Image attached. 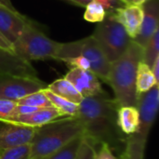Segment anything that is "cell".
I'll list each match as a JSON object with an SVG mask.
<instances>
[{"label": "cell", "instance_id": "obj_28", "mask_svg": "<svg viewBox=\"0 0 159 159\" xmlns=\"http://www.w3.org/2000/svg\"><path fill=\"white\" fill-rule=\"evenodd\" d=\"M95 1L100 3L105 8V10H108V11H111L116 7H121L118 0H95Z\"/></svg>", "mask_w": 159, "mask_h": 159}, {"label": "cell", "instance_id": "obj_2", "mask_svg": "<svg viewBox=\"0 0 159 159\" xmlns=\"http://www.w3.org/2000/svg\"><path fill=\"white\" fill-rule=\"evenodd\" d=\"M143 48L131 40L126 51L111 62L108 82L115 93L118 106H137L136 75L140 61H143Z\"/></svg>", "mask_w": 159, "mask_h": 159}, {"label": "cell", "instance_id": "obj_23", "mask_svg": "<svg viewBox=\"0 0 159 159\" xmlns=\"http://www.w3.org/2000/svg\"><path fill=\"white\" fill-rule=\"evenodd\" d=\"M30 144H25L0 153V159H29Z\"/></svg>", "mask_w": 159, "mask_h": 159}, {"label": "cell", "instance_id": "obj_13", "mask_svg": "<svg viewBox=\"0 0 159 159\" xmlns=\"http://www.w3.org/2000/svg\"><path fill=\"white\" fill-rule=\"evenodd\" d=\"M143 18L138 35L133 39L143 48L158 29L159 0H148L143 6Z\"/></svg>", "mask_w": 159, "mask_h": 159}, {"label": "cell", "instance_id": "obj_15", "mask_svg": "<svg viewBox=\"0 0 159 159\" xmlns=\"http://www.w3.org/2000/svg\"><path fill=\"white\" fill-rule=\"evenodd\" d=\"M140 122L137 106H120L117 110V125L124 135L133 134Z\"/></svg>", "mask_w": 159, "mask_h": 159}, {"label": "cell", "instance_id": "obj_17", "mask_svg": "<svg viewBox=\"0 0 159 159\" xmlns=\"http://www.w3.org/2000/svg\"><path fill=\"white\" fill-rule=\"evenodd\" d=\"M156 85H159V83L156 80L151 68L143 61H140L137 69V75H136L137 94L140 95L142 93H144L150 90Z\"/></svg>", "mask_w": 159, "mask_h": 159}, {"label": "cell", "instance_id": "obj_25", "mask_svg": "<svg viewBox=\"0 0 159 159\" xmlns=\"http://www.w3.org/2000/svg\"><path fill=\"white\" fill-rule=\"evenodd\" d=\"M61 61L65 62L70 68H80L84 70H89V62L84 56H76L63 59Z\"/></svg>", "mask_w": 159, "mask_h": 159}, {"label": "cell", "instance_id": "obj_7", "mask_svg": "<svg viewBox=\"0 0 159 159\" xmlns=\"http://www.w3.org/2000/svg\"><path fill=\"white\" fill-rule=\"evenodd\" d=\"M38 77L0 74V99L17 102L24 96L47 88Z\"/></svg>", "mask_w": 159, "mask_h": 159}, {"label": "cell", "instance_id": "obj_8", "mask_svg": "<svg viewBox=\"0 0 159 159\" xmlns=\"http://www.w3.org/2000/svg\"><path fill=\"white\" fill-rule=\"evenodd\" d=\"M79 54L89 61V70L94 73L99 79L107 83L111 62L92 35L81 39Z\"/></svg>", "mask_w": 159, "mask_h": 159}, {"label": "cell", "instance_id": "obj_11", "mask_svg": "<svg viewBox=\"0 0 159 159\" xmlns=\"http://www.w3.org/2000/svg\"><path fill=\"white\" fill-rule=\"evenodd\" d=\"M64 78L74 85L83 98L106 94L102 88L100 79L90 70L71 68Z\"/></svg>", "mask_w": 159, "mask_h": 159}, {"label": "cell", "instance_id": "obj_9", "mask_svg": "<svg viewBox=\"0 0 159 159\" xmlns=\"http://www.w3.org/2000/svg\"><path fill=\"white\" fill-rule=\"evenodd\" d=\"M34 24L25 15L20 14L17 9L13 10L0 5V33L13 44L30 25Z\"/></svg>", "mask_w": 159, "mask_h": 159}, {"label": "cell", "instance_id": "obj_19", "mask_svg": "<svg viewBox=\"0 0 159 159\" xmlns=\"http://www.w3.org/2000/svg\"><path fill=\"white\" fill-rule=\"evenodd\" d=\"M83 137L84 136L78 137L73 140L61 149L58 150L57 152L48 156L47 157L43 159H75L78 154V150H79L81 142L83 140Z\"/></svg>", "mask_w": 159, "mask_h": 159}, {"label": "cell", "instance_id": "obj_21", "mask_svg": "<svg viewBox=\"0 0 159 159\" xmlns=\"http://www.w3.org/2000/svg\"><path fill=\"white\" fill-rule=\"evenodd\" d=\"M16 102L17 104L28 105V106H32L35 108H45V107L52 106L43 89L28 94L24 96L23 98L20 99L19 101H17Z\"/></svg>", "mask_w": 159, "mask_h": 159}, {"label": "cell", "instance_id": "obj_22", "mask_svg": "<svg viewBox=\"0 0 159 159\" xmlns=\"http://www.w3.org/2000/svg\"><path fill=\"white\" fill-rule=\"evenodd\" d=\"M84 20L89 22H102L106 17L105 8L97 1L91 0L86 7Z\"/></svg>", "mask_w": 159, "mask_h": 159}, {"label": "cell", "instance_id": "obj_1", "mask_svg": "<svg viewBox=\"0 0 159 159\" xmlns=\"http://www.w3.org/2000/svg\"><path fill=\"white\" fill-rule=\"evenodd\" d=\"M118 108L107 94L83 98L78 104L75 116L82 124L84 137L94 146L105 143L113 152H123L126 137L117 125Z\"/></svg>", "mask_w": 159, "mask_h": 159}, {"label": "cell", "instance_id": "obj_30", "mask_svg": "<svg viewBox=\"0 0 159 159\" xmlns=\"http://www.w3.org/2000/svg\"><path fill=\"white\" fill-rule=\"evenodd\" d=\"M148 0H118L121 6H140L143 7Z\"/></svg>", "mask_w": 159, "mask_h": 159}, {"label": "cell", "instance_id": "obj_12", "mask_svg": "<svg viewBox=\"0 0 159 159\" xmlns=\"http://www.w3.org/2000/svg\"><path fill=\"white\" fill-rule=\"evenodd\" d=\"M117 20L126 30L129 36L133 40L139 34L143 18V9L140 6H121L108 13Z\"/></svg>", "mask_w": 159, "mask_h": 159}, {"label": "cell", "instance_id": "obj_24", "mask_svg": "<svg viewBox=\"0 0 159 159\" xmlns=\"http://www.w3.org/2000/svg\"><path fill=\"white\" fill-rule=\"evenodd\" d=\"M95 152H96L95 146L87 138L83 137V140L81 142L78 150V154L75 159H94Z\"/></svg>", "mask_w": 159, "mask_h": 159}, {"label": "cell", "instance_id": "obj_20", "mask_svg": "<svg viewBox=\"0 0 159 159\" xmlns=\"http://www.w3.org/2000/svg\"><path fill=\"white\" fill-rule=\"evenodd\" d=\"M159 29H157L152 37L149 39L147 44L143 47V61L146 63L150 68L152 67L155 60L159 56Z\"/></svg>", "mask_w": 159, "mask_h": 159}, {"label": "cell", "instance_id": "obj_3", "mask_svg": "<svg viewBox=\"0 0 159 159\" xmlns=\"http://www.w3.org/2000/svg\"><path fill=\"white\" fill-rule=\"evenodd\" d=\"M84 136L76 116H62L36 128L30 143L29 159H43L64 147L73 140Z\"/></svg>", "mask_w": 159, "mask_h": 159}, {"label": "cell", "instance_id": "obj_31", "mask_svg": "<svg viewBox=\"0 0 159 159\" xmlns=\"http://www.w3.org/2000/svg\"><path fill=\"white\" fill-rule=\"evenodd\" d=\"M151 70H152V73H153L156 80L159 83V56L157 57V59L155 60V61L151 67Z\"/></svg>", "mask_w": 159, "mask_h": 159}, {"label": "cell", "instance_id": "obj_5", "mask_svg": "<svg viewBox=\"0 0 159 159\" xmlns=\"http://www.w3.org/2000/svg\"><path fill=\"white\" fill-rule=\"evenodd\" d=\"M13 52L25 61H59L62 43L48 37L36 24L28 26L12 44Z\"/></svg>", "mask_w": 159, "mask_h": 159}, {"label": "cell", "instance_id": "obj_16", "mask_svg": "<svg viewBox=\"0 0 159 159\" xmlns=\"http://www.w3.org/2000/svg\"><path fill=\"white\" fill-rule=\"evenodd\" d=\"M47 89L54 94L76 104H79L83 100V97L76 90L74 85L64 77L53 81L51 84L47 86Z\"/></svg>", "mask_w": 159, "mask_h": 159}, {"label": "cell", "instance_id": "obj_32", "mask_svg": "<svg viewBox=\"0 0 159 159\" xmlns=\"http://www.w3.org/2000/svg\"><path fill=\"white\" fill-rule=\"evenodd\" d=\"M66 1H68V2H71V3H73V4H75V5H76V6H79V7H85L91 0H66Z\"/></svg>", "mask_w": 159, "mask_h": 159}, {"label": "cell", "instance_id": "obj_10", "mask_svg": "<svg viewBox=\"0 0 159 159\" xmlns=\"http://www.w3.org/2000/svg\"><path fill=\"white\" fill-rule=\"evenodd\" d=\"M36 128L10 122H0V153L14 147L30 144Z\"/></svg>", "mask_w": 159, "mask_h": 159}, {"label": "cell", "instance_id": "obj_33", "mask_svg": "<svg viewBox=\"0 0 159 159\" xmlns=\"http://www.w3.org/2000/svg\"><path fill=\"white\" fill-rule=\"evenodd\" d=\"M0 5L5 6V7H8V8H10V9H13V10L16 9V8L14 7V6L12 5V3H11L10 0H0Z\"/></svg>", "mask_w": 159, "mask_h": 159}, {"label": "cell", "instance_id": "obj_18", "mask_svg": "<svg viewBox=\"0 0 159 159\" xmlns=\"http://www.w3.org/2000/svg\"><path fill=\"white\" fill-rule=\"evenodd\" d=\"M46 96L49 100L51 105L61 114V116H75L77 110H78V104L74 103L70 101H67L64 98H61L50 90H48L47 88L43 89Z\"/></svg>", "mask_w": 159, "mask_h": 159}, {"label": "cell", "instance_id": "obj_14", "mask_svg": "<svg viewBox=\"0 0 159 159\" xmlns=\"http://www.w3.org/2000/svg\"><path fill=\"white\" fill-rule=\"evenodd\" d=\"M59 117H62V116L53 106H51V107L39 108L30 114L10 118L6 122L15 123L18 125L31 127V128H39Z\"/></svg>", "mask_w": 159, "mask_h": 159}, {"label": "cell", "instance_id": "obj_27", "mask_svg": "<svg viewBox=\"0 0 159 159\" xmlns=\"http://www.w3.org/2000/svg\"><path fill=\"white\" fill-rule=\"evenodd\" d=\"M94 159H118L113 153V150L105 143L100 145V148L95 152Z\"/></svg>", "mask_w": 159, "mask_h": 159}, {"label": "cell", "instance_id": "obj_26", "mask_svg": "<svg viewBox=\"0 0 159 159\" xmlns=\"http://www.w3.org/2000/svg\"><path fill=\"white\" fill-rule=\"evenodd\" d=\"M16 105V102L0 99V122H6L9 118Z\"/></svg>", "mask_w": 159, "mask_h": 159}, {"label": "cell", "instance_id": "obj_4", "mask_svg": "<svg viewBox=\"0 0 159 159\" xmlns=\"http://www.w3.org/2000/svg\"><path fill=\"white\" fill-rule=\"evenodd\" d=\"M159 105V85L138 95L137 108L140 122L137 130L128 135L121 159H144V152L149 133L155 124Z\"/></svg>", "mask_w": 159, "mask_h": 159}, {"label": "cell", "instance_id": "obj_6", "mask_svg": "<svg viewBox=\"0 0 159 159\" xmlns=\"http://www.w3.org/2000/svg\"><path fill=\"white\" fill-rule=\"evenodd\" d=\"M92 36L99 43L110 62L117 60L132 40L125 28L109 14H106L102 22H99Z\"/></svg>", "mask_w": 159, "mask_h": 159}, {"label": "cell", "instance_id": "obj_29", "mask_svg": "<svg viewBox=\"0 0 159 159\" xmlns=\"http://www.w3.org/2000/svg\"><path fill=\"white\" fill-rule=\"evenodd\" d=\"M0 48L14 53L13 52V46H12V44L1 33H0Z\"/></svg>", "mask_w": 159, "mask_h": 159}]
</instances>
